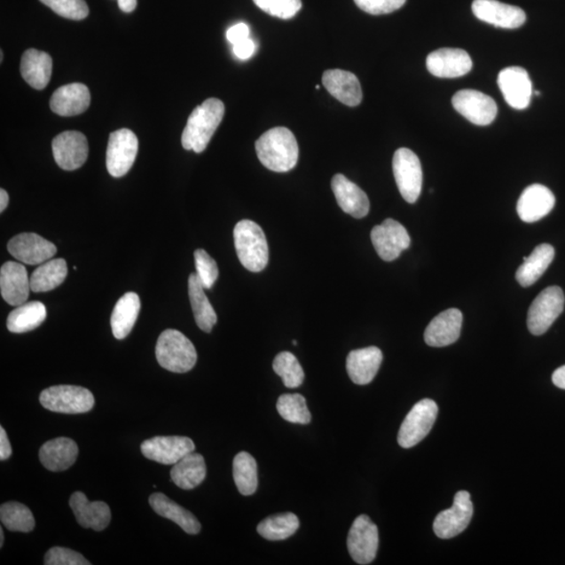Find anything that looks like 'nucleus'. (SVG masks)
<instances>
[{"mask_svg": "<svg viewBox=\"0 0 565 565\" xmlns=\"http://www.w3.org/2000/svg\"><path fill=\"white\" fill-rule=\"evenodd\" d=\"M277 410L284 420L290 423L306 425L311 422V413L308 410L304 396L284 394L279 396Z\"/></svg>", "mask_w": 565, "mask_h": 565, "instance_id": "40", "label": "nucleus"}, {"mask_svg": "<svg viewBox=\"0 0 565 565\" xmlns=\"http://www.w3.org/2000/svg\"><path fill=\"white\" fill-rule=\"evenodd\" d=\"M473 12L476 19L508 30L521 27L527 20L523 10L498 0H475Z\"/></svg>", "mask_w": 565, "mask_h": 565, "instance_id": "18", "label": "nucleus"}, {"mask_svg": "<svg viewBox=\"0 0 565 565\" xmlns=\"http://www.w3.org/2000/svg\"><path fill=\"white\" fill-rule=\"evenodd\" d=\"M48 311L42 302H25L9 314L7 327L12 334H26L42 325Z\"/></svg>", "mask_w": 565, "mask_h": 565, "instance_id": "35", "label": "nucleus"}, {"mask_svg": "<svg viewBox=\"0 0 565 565\" xmlns=\"http://www.w3.org/2000/svg\"><path fill=\"white\" fill-rule=\"evenodd\" d=\"M9 205V195L7 191L0 190V212H4Z\"/></svg>", "mask_w": 565, "mask_h": 565, "instance_id": "52", "label": "nucleus"}, {"mask_svg": "<svg viewBox=\"0 0 565 565\" xmlns=\"http://www.w3.org/2000/svg\"><path fill=\"white\" fill-rule=\"evenodd\" d=\"M40 404L44 409L61 413H83L95 405V397L82 387L55 386L40 394Z\"/></svg>", "mask_w": 565, "mask_h": 565, "instance_id": "5", "label": "nucleus"}, {"mask_svg": "<svg viewBox=\"0 0 565 565\" xmlns=\"http://www.w3.org/2000/svg\"><path fill=\"white\" fill-rule=\"evenodd\" d=\"M31 281L27 268L17 262H7L0 270V293L11 306L25 304L30 298Z\"/></svg>", "mask_w": 565, "mask_h": 565, "instance_id": "20", "label": "nucleus"}, {"mask_svg": "<svg viewBox=\"0 0 565 565\" xmlns=\"http://www.w3.org/2000/svg\"><path fill=\"white\" fill-rule=\"evenodd\" d=\"M554 257V247L550 246V244H540V246L534 248L533 253L529 257L523 258V263L518 267L516 271L517 282L522 287L532 286L534 283L543 277Z\"/></svg>", "mask_w": 565, "mask_h": 565, "instance_id": "32", "label": "nucleus"}, {"mask_svg": "<svg viewBox=\"0 0 565 565\" xmlns=\"http://www.w3.org/2000/svg\"><path fill=\"white\" fill-rule=\"evenodd\" d=\"M323 84L332 97L349 107H357L363 101V90L358 78L342 69H329L323 75Z\"/></svg>", "mask_w": 565, "mask_h": 565, "instance_id": "25", "label": "nucleus"}, {"mask_svg": "<svg viewBox=\"0 0 565 565\" xmlns=\"http://www.w3.org/2000/svg\"><path fill=\"white\" fill-rule=\"evenodd\" d=\"M473 66L468 52L459 49H440L430 52L427 59L428 72L443 79L463 77Z\"/></svg>", "mask_w": 565, "mask_h": 565, "instance_id": "19", "label": "nucleus"}, {"mask_svg": "<svg viewBox=\"0 0 565 565\" xmlns=\"http://www.w3.org/2000/svg\"><path fill=\"white\" fill-rule=\"evenodd\" d=\"M255 151L262 165L273 172H288L298 164V142L294 134L285 127L272 128L265 132L255 142Z\"/></svg>", "mask_w": 565, "mask_h": 565, "instance_id": "1", "label": "nucleus"}, {"mask_svg": "<svg viewBox=\"0 0 565 565\" xmlns=\"http://www.w3.org/2000/svg\"><path fill=\"white\" fill-rule=\"evenodd\" d=\"M67 276V261L52 259L46 261L32 273L31 288L34 293H49L59 287Z\"/></svg>", "mask_w": 565, "mask_h": 565, "instance_id": "36", "label": "nucleus"}, {"mask_svg": "<svg viewBox=\"0 0 565 565\" xmlns=\"http://www.w3.org/2000/svg\"><path fill=\"white\" fill-rule=\"evenodd\" d=\"M360 10L372 15H383L404 7L406 0H354Z\"/></svg>", "mask_w": 565, "mask_h": 565, "instance_id": "46", "label": "nucleus"}, {"mask_svg": "<svg viewBox=\"0 0 565 565\" xmlns=\"http://www.w3.org/2000/svg\"><path fill=\"white\" fill-rule=\"evenodd\" d=\"M194 258L197 277L200 278L203 287L211 289L219 276L216 261L203 249H197Z\"/></svg>", "mask_w": 565, "mask_h": 565, "instance_id": "44", "label": "nucleus"}, {"mask_svg": "<svg viewBox=\"0 0 565 565\" xmlns=\"http://www.w3.org/2000/svg\"><path fill=\"white\" fill-rule=\"evenodd\" d=\"M138 153V139L131 130L120 129L110 133L106 166L112 177L119 178L130 171Z\"/></svg>", "mask_w": 565, "mask_h": 565, "instance_id": "10", "label": "nucleus"}, {"mask_svg": "<svg viewBox=\"0 0 565 565\" xmlns=\"http://www.w3.org/2000/svg\"><path fill=\"white\" fill-rule=\"evenodd\" d=\"M205 290L200 278L197 277L196 273H192L189 278V298L192 310H193L198 327L209 334L217 323V314L209 302Z\"/></svg>", "mask_w": 565, "mask_h": 565, "instance_id": "34", "label": "nucleus"}, {"mask_svg": "<svg viewBox=\"0 0 565 565\" xmlns=\"http://www.w3.org/2000/svg\"><path fill=\"white\" fill-rule=\"evenodd\" d=\"M249 27L247 23L240 22L229 28V31L226 33V38L232 45H235L243 42V40L249 38Z\"/></svg>", "mask_w": 565, "mask_h": 565, "instance_id": "47", "label": "nucleus"}, {"mask_svg": "<svg viewBox=\"0 0 565 565\" xmlns=\"http://www.w3.org/2000/svg\"><path fill=\"white\" fill-rule=\"evenodd\" d=\"M555 196L543 184H532L522 192L517 202L518 216L527 224L538 223L552 212Z\"/></svg>", "mask_w": 565, "mask_h": 565, "instance_id": "22", "label": "nucleus"}, {"mask_svg": "<svg viewBox=\"0 0 565 565\" xmlns=\"http://www.w3.org/2000/svg\"><path fill=\"white\" fill-rule=\"evenodd\" d=\"M371 239L378 255L387 262L400 257L411 246V237L405 227L394 219L384 220L372 230Z\"/></svg>", "mask_w": 565, "mask_h": 565, "instance_id": "12", "label": "nucleus"}, {"mask_svg": "<svg viewBox=\"0 0 565 565\" xmlns=\"http://www.w3.org/2000/svg\"><path fill=\"white\" fill-rule=\"evenodd\" d=\"M232 475L239 492L244 497L253 495L258 489V465L246 451L237 454L232 463Z\"/></svg>", "mask_w": 565, "mask_h": 565, "instance_id": "37", "label": "nucleus"}, {"mask_svg": "<svg viewBox=\"0 0 565 565\" xmlns=\"http://www.w3.org/2000/svg\"><path fill=\"white\" fill-rule=\"evenodd\" d=\"M155 353L161 368L173 373L189 372L197 363L193 343L177 330L162 332L157 341Z\"/></svg>", "mask_w": 565, "mask_h": 565, "instance_id": "4", "label": "nucleus"}, {"mask_svg": "<svg viewBox=\"0 0 565 565\" xmlns=\"http://www.w3.org/2000/svg\"><path fill=\"white\" fill-rule=\"evenodd\" d=\"M474 516V505L467 491L454 495L451 509L442 511L434 522V532L439 538L451 539L461 534L469 526Z\"/></svg>", "mask_w": 565, "mask_h": 565, "instance_id": "11", "label": "nucleus"}, {"mask_svg": "<svg viewBox=\"0 0 565 565\" xmlns=\"http://www.w3.org/2000/svg\"><path fill=\"white\" fill-rule=\"evenodd\" d=\"M239 261L252 272H260L268 264L270 252L263 230L252 220H242L234 230Z\"/></svg>", "mask_w": 565, "mask_h": 565, "instance_id": "3", "label": "nucleus"}, {"mask_svg": "<svg viewBox=\"0 0 565 565\" xmlns=\"http://www.w3.org/2000/svg\"><path fill=\"white\" fill-rule=\"evenodd\" d=\"M331 186L336 201L343 212L357 219L364 218L369 214L368 195L357 184L349 180L345 175L336 174L332 178Z\"/></svg>", "mask_w": 565, "mask_h": 565, "instance_id": "23", "label": "nucleus"}, {"mask_svg": "<svg viewBox=\"0 0 565 565\" xmlns=\"http://www.w3.org/2000/svg\"><path fill=\"white\" fill-rule=\"evenodd\" d=\"M4 543V530H0V547H3Z\"/></svg>", "mask_w": 565, "mask_h": 565, "instance_id": "53", "label": "nucleus"}, {"mask_svg": "<svg viewBox=\"0 0 565 565\" xmlns=\"http://www.w3.org/2000/svg\"><path fill=\"white\" fill-rule=\"evenodd\" d=\"M4 60V52H0V62H3Z\"/></svg>", "mask_w": 565, "mask_h": 565, "instance_id": "54", "label": "nucleus"}, {"mask_svg": "<svg viewBox=\"0 0 565 565\" xmlns=\"http://www.w3.org/2000/svg\"><path fill=\"white\" fill-rule=\"evenodd\" d=\"M118 2L120 9L125 13H131L137 5V0H118Z\"/></svg>", "mask_w": 565, "mask_h": 565, "instance_id": "51", "label": "nucleus"}, {"mask_svg": "<svg viewBox=\"0 0 565 565\" xmlns=\"http://www.w3.org/2000/svg\"><path fill=\"white\" fill-rule=\"evenodd\" d=\"M78 454L77 443L69 438H57L44 443L40 448L39 458L46 469L60 473L72 467Z\"/></svg>", "mask_w": 565, "mask_h": 565, "instance_id": "28", "label": "nucleus"}, {"mask_svg": "<svg viewBox=\"0 0 565 565\" xmlns=\"http://www.w3.org/2000/svg\"><path fill=\"white\" fill-rule=\"evenodd\" d=\"M272 368L282 378L285 386L289 388H299L304 382V370L293 353L281 352L278 354L273 360Z\"/></svg>", "mask_w": 565, "mask_h": 565, "instance_id": "41", "label": "nucleus"}, {"mask_svg": "<svg viewBox=\"0 0 565 565\" xmlns=\"http://www.w3.org/2000/svg\"><path fill=\"white\" fill-rule=\"evenodd\" d=\"M564 294L561 287L541 291L528 312V328L533 335H543L563 312Z\"/></svg>", "mask_w": 565, "mask_h": 565, "instance_id": "8", "label": "nucleus"}, {"mask_svg": "<svg viewBox=\"0 0 565 565\" xmlns=\"http://www.w3.org/2000/svg\"><path fill=\"white\" fill-rule=\"evenodd\" d=\"M207 465L205 458L197 452L186 454L180 461L173 465L171 480L184 490H191L205 481Z\"/></svg>", "mask_w": 565, "mask_h": 565, "instance_id": "30", "label": "nucleus"}, {"mask_svg": "<svg viewBox=\"0 0 565 565\" xmlns=\"http://www.w3.org/2000/svg\"><path fill=\"white\" fill-rule=\"evenodd\" d=\"M46 565H90L80 553L67 547H52L44 557Z\"/></svg>", "mask_w": 565, "mask_h": 565, "instance_id": "45", "label": "nucleus"}, {"mask_svg": "<svg viewBox=\"0 0 565 565\" xmlns=\"http://www.w3.org/2000/svg\"><path fill=\"white\" fill-rule=\"evenodd\" d=\"M380 545V533L368 515H360L354 521L348 534L347 546L349 555L358 564L374 561Z\"/></svg>", "mask_w": 565, "mask_h": 565, "instance_id": "9", "label": "nucleus"}, {"mask_svg": "<svg viewBox=\"0 0 565 565\" xmlns=\"http://www.w3.org/2000/svg\"><path fill=\"white\" fill-rule=\"evenodd\" d=\"M8 250L13 258L27 265H42L57 254L55 244L34 232H23L12 238Z\"/></svg>", "mask_w": 565, "mask_h": 565, "instance_id": "16", "label": "nucleus"}, {"mask_svg": "<svg viewBox=\"0 0 565 565\" xmlns=\"http://www.w3.org/2000/svg\"><path fill=\"white\" fill-rule=\"evenodd\" d=\"M298 345V342H296V341H294V346Z\"/></svg>", "mask_w": 565, "mask_h": 565, "instance_id": "56", "label": "nucleus"}, {"mask_svg": "<svg viewBox=\"0 0 565 565\" xmlns=\"http://www.w3.org/2000/svg\"><path fill=\"white\" fill-rule=\"evenodd\" d=\"M299 528V517L291 512H286V514L265 518L259 523L257 531L267 540L279 541L291 538Z\"/></svg>", "mask_w": 565, "mask_h": 565, "instance_id": "38", "label": "nucleus"}, {"mask_svg": "<svg viewBox=\"0 0 565 565\" xmlns=\"http://www.w3.org/2000/svg\"><path fill=\"white\" fill-rule=\"evenodd\" d=\"M462 324V312L456 308L447 309L429 323L424 332V341L435 348L452 345L461 335Z\"/></svg>", "mask_w": 565, "mask_h": 565, "instance_id": "21", "label": "nucleus"}, {"mask_svg": "<svg viewBox=\"0 0 565 565\" xmlns=\"http://www.w3.org/2000/svg\"><path fill=\"white\" fill-rule=\"evenodd\" d=\"M452 105L459 114L477 126L490 125L497 118V103L481 91L459 90L453 96Z\"/></svg>", "mask_w": 565, "mask_h": 565, "instance_id": "13", "label": "nucleus"}, {"mask_svg": "<svg viewBox=\"0 0 565 565\" xmlns=\"http://www.w3.org/2000/svg\"><path fill=\"white\" fill-rule=\"evenodd\" d=\"M255 5L265 13L279 20H291L302 9V0H254Z\"/></svg>", "mask_w": 565, "mask_h": 565, "instance_id": "43", "label": "nucleus"}, {"mask_svg": "<svg viewBox=\"0 0 565 565\" xmlns=\"http://www.w3.org/2000/svg\"><path fill=\"white\" fill-rule=\"evenodd\" d=\"M224 104L211 98L197 106L188 119L182 137L183 147L201 153L208 147L215 132L224 120Z\"/></svg>", "mask_w": 565, "mask_h": 565, "instance_id": "2", "label": "nucleus"}, {"mask_svg": "<svg viewBox=\"0 0 565 565\" xmlns=\"http://www.w3.org/2000/svg\"><path fill=\"white\" fill-rule=\"evenodd\" d=\"M141 311V300L134 293H128L116 302L112 316V329L116 340L129 335Z\"/></svg>", "mask_w": 565, "mask_h": 565, "instance_id": "33", "label": "nucleus"}, {"mask_svg": "<svg viewBox=\"0 0 565 565\" xmlns=\"http://www.w3.org/2000/svg\"><path fill=\"white\" fill-rule=\"evenodd\" d=\"M232 51H234V54L239 59L247 60L249 58H252L255 51H257V44L249 37L232 46Z\"/></svg>", "mask_w": 565, "mask_h": 565, "instance_id": "48", "label": "nucleus"}, {"mask_svg": "<svg viewBox=\"0 0 565 565\" xmlns=\"http://www.w3.org/2000/svg\"><path fill=\"white\" fill-rule=\"evenodd\" d=\"M40 2L64 19L82 20L90 14L89 5L85 0H40Z\"/></svg>", "mask_w": 565, "mask_h": 565, "instance_id": "42", "label": "nucleus"}, {"mask_svg": "<svg viewBox=\"0 0 565 565\" xmlns=\"http://www.w3.org/2000/svg\"><path fill=\"white\" fill-rule=\"evenodd\" d=\"M552 381L557 388L565 389V365L553 373Z\"/></svg>", "mask_w": 565, "mask_h": 565, "instance_id": "50", "label": "nucleus"}, {"mask_svg": "<svg viewBox=\"0 0 565 565\" xmlns=\"http://www.w3.org/2000/svg\"><path fill=\"white\" fill-rule=\"evenodd\" d=\"M383 355L377 347L354 349L347 357V372L351 381L365 386L374 381L382 364Z\"/></svg>", "mask_w": 565, "mask_h": 565, "instance_id": "24", "label": "nucleus"}, {"mask_svg": "<svg viewBox=\"0 0 565 565\" xmlns=\"http://www.w3.org/2000/svg\"><path fill=\"white\" fill-rule=\"evenodd\" d=\"M150 506L155 514L177 523L185 533L196 535L200 532L201 524L190 511L173 502L162 493H154L149 498Z\"/></svg>", "mask_w": 565, "mask_h": 565, "instance_id": "31", "label": "nucleus"}, {"mask_svg": "<svg viewBox=\"0 0 565 565\" xmlns=\"http://www.w3.org/2000/svg\"><path fill=\"white\" fill-rule=\"evenodd\" d=\"M144 456L157 463L177 464L180 459L195 451L194 442L188 436H155L144 441L141 445Z\"/></svg>", "mask_w": 565, "mask_h": 565, "instance_id": "15", "label": "nucleus"}, {"mask_svg": "<svg viewBox=\"0 0 565 565\" xmlns=\"http://www.w3.org/2000/svg\"><path fill=\"white\" fill-rule=\"evenodd\" d=\"M52 72V60L46 52L30 49L22 55L20 73L33 89L43 90L48 86Z\"/></svg>", "mask_w": 565, "mask_h": 565, "instance_id": "29", "label": "nucleus"}, {"mask_svg": "<svg viewBox=\"0 0 565 565\" xmlns=\"http://www.w3.org/2000/svg\"><path fill=\"white\" fill-rule=\"evenodd\" d=\"M498 83L506 102L512 108L522 110L529 107L533 86L526 69L518 67L505 68L498 75Z\"/></svg>", "mask_w": 565, "mask_h": 565, "instance_id": "17", "label": "nucleus"}, {"mask_svg": "<svg viewBox=\"0 0 565 565\" xmlns=\"http://www.w3.org/2000/svg\"><path fill=\"white\" fill-rule=\"evenodd\" d=\"M393 172L400 194L409 203H415L421 194L423 172L420 160L407 148L396 151Z\"/></svg>", "mask_w": 565, "mask_h": 565, "instance_id": "6", "label": "nucleus"}, {"mask_svg": "<svg viewBox=\"0 0 565 565\" xmlns=\"http://www.w3.org/2000/svg\"><path fill=\"white\" fill-rule=\"evenodd\" d=\"M0 521L13 532L30 533L35 528V518L27 506L9 502L0 506Z\"/></svg>", "mask_w": 565, "mask_h": 565, "instance_id": "39", "label": "nucleus"}, {"mask_svg": "<svg viewBox=\"0 0 565 565\" xmlns=\"http://www.w3.org/2000/svg\"><path fill=\"white\" fill-rule=\"evenodd\" d=\"M12 447L8 439V435L4 428H0V459L5 461L11 457Z\"/></svg>", "mask_w": 565, "mask_h": 565, "instance_id": "49", "label": "nucleus"}, {"mask_svg": "<svg viewBox=\"0 0 565 565\" xmlns=\"http://www.w3.org/2000/svg\"><path fill=\"white\" fill-rule=\"evenodd\" d=\"M52 113L61 116L83 114L90 105V92L87 86L73 83L59 87L51 98Z\"/></svg>", "mask_w": 565, "mask_h": 565, "instance_id": "27", "label": "nucleus"}, {"mask_svg": "<svg viewBox=\"0 0 565 565\" xmlns=\"http://www.w3.org/2000/svg\"><path fill=\"white\" fill-rule=\"evenodd\" d=\"M69 506L80 526L103 531L112 521V512L106 503L90 502L82 492H75L69 499Z\"/></svg>", "mask_w": 565, "mask_h": 565, "instance_id": "26", "label": "nucleus"}, {"mask_svg": "<svg viewBox=\"0 0 565 565\" xmlns=\"http://www.w3.org/2000/svg\"><path fill=\"white\" fill-rule=\"evenodd\" d=\"M535 95H536V96H539V95H540V92H539V91H535Z\"/></svg>", "mask_w": 565, "mask_h": 565, "instance_id": "55", "label": "nucleus"}, {"mask_svg": "<svg viewBox=\"0 0 565 565\" xmlns=\"http://www.w3.org/2000/svg\"><path fill=\"white\" fill-rule=\"evenodd\" d=\"M438 412V405L432 399H423L413 405L401 424L398 434L399 445L412 448L419 444L432 430Z\"/></svg>", "mask_w": 565, "mask_h": 565, "instance_id": "7", "label": "nucleus"}, {"mask_svg": "<svg viewBox=\"0 0 565 565\" xmlns=\"http://www.w3.org/2000/svg\"><path fill=\"white\" fill-rule=\"evenodd\" d=\"M89 142L83 133L66 131L52 141V154L63 170L74 171L82 167L89 157Z\"/></svg>", "mask_w": 565, "mask_h": 565, "instance_id": "14", "label": "nucleus"}]
</instances>
